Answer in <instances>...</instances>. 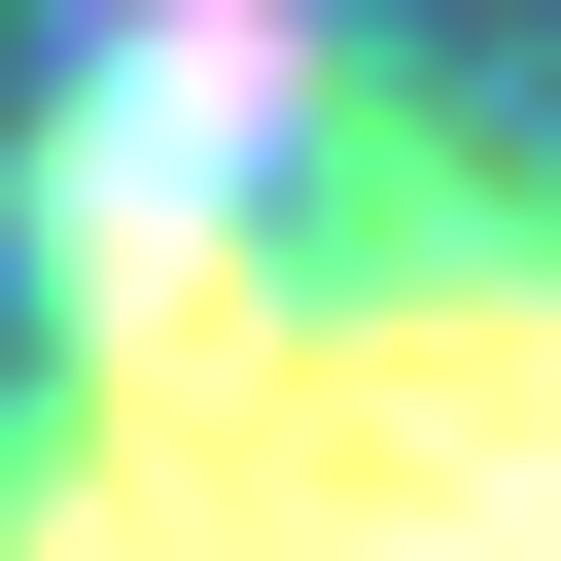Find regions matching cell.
Here are the masks:
<instances>
[{"label":"cell","instance_id":"obj_1","mask_svg":"<svg viewBox=\"0 0 561 561\" xmlns=\"http://www.w3.org/2000/svg\"><path fill=\"white\" fill-rule=\"evenodd\" d=\"M0 561H561V175H351L0 421Z\"/></svg>","mask_w":561,"mask_h":561}]
</instances>
